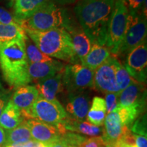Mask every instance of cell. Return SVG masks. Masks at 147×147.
Segmentation results:
<instances>
[{
  "instance_id": "4",
  "label": "cell",
  "mask_w": 147,
  "mask_h": 147,
  "mask_svg": "<svg viewBox=\"0 0 147 147\" xmlns=\"http://www.w3.org/2000/svg\"><path fill=\"white\" fill-rule=\"evenodd\" d=\"M145 109L146 108L138 106H118L113 112L107 114L102 136L104 146H110L131 132L132 124L144 113Z\"/></svg>"
},
{
  "instance_id": "20",
  "label": "cell",
  "mask_w": 147,
  "mask_h": 147,
  "mask_svg": "<svg viewBox=\"0 0 147 147\" xmlns=\"http://www.w3.org/2000/svg\"><path fill=\"white\" fill-rule=\"evenodd\" d=\"M111 56V53L106 46L92 44L91 49L84 57L80 60V64L95 71Z\"/></svg>"
},
{
  "instance_id": "25",
  "label": "cell",
  "mask_w": 147,
  "mask_h": 147,
  "mask_svg": "<svg viewBox=\"0 0 147 147\" xmlns=\"http://www.w3.org/2000/svg\"><path fill=\"white\" fill-rule=\"evenodd\" d=\"M26 36L25 30L17 24L4 25L0 23V45L17 39H24Z\"/></svg>"
},
{
  "instance_id": "14",
  "label": "cell",
  "mask_w": 147,
  "mask_h": 147,
  "mask_svg": "<svg viewBox=\"0 0 147 147\" xmlns=\"http://www.w3.org/2000/svg\"><path fill=\"white\" fill-rule=\"evenodd\" d=\"M61 135L67 131L74 132L90 137L102 136L104 131L102 127L94 125L87 121H77L67 117L56 127Z\"/></svg>"
},
{
  "instance_id": "1",
  "label": "cell",
  "mask_w": 147,
  "mask_h": 147,
  "mask_svg": "<svg viewBox=\"0 0 147 147\" xmlns=\"http://www.w3.org/2000/svg\"><path fill=\"white\" fill-rule=\"evenodd\" d=\"M115 0H78L74 10L91 44L106 46Z\"/></svg>"
},
{
  "instance_id": "30",
  "label": "cell",
  "mask_w": 147,
  "mask_h": 147,
  "mask_svg": "<svg viewBox=\"0 0 147 147\" xmlns=\"http://www.w3.org/2000/svg\"><path fill=\"white\" fill-rule=\"evenodd\" d=\"M109 147H138L136 143L135 134L129 132L121 140L117 141Z\"/></svg>"
},
{
  "instance_id": "28",
  "label": "cell",
  "mask_w": 147,
  "mask_h": 147,
  "mask_svg": "<svg viewBox=\"0 0 147 147\" xmlns=\"http://www.w3.org/2000/svg\"><path fill=\"white\" fill-rule=\"evenodd\" d=\"M87 138V137L81 134L69 131L63 134L61 137V139L68 147H80Z\"/></svg>"
},
{
  "instance_id": "27",
  "label": "cell",
  "mask_w": 147,
  "mask_h": 147,
  "mask_svg": "<svg viewBox=\"0 0 147 147\" xmlns=\"http://www.w3.org/2000/svg\"><path fill=\"white\" fill-rule=\"evenodd\" d=\"M116 81L120 91L127 87L130 84L135 81L131 76H129L124 65H123L118 60L116 65ZM121 93V92H120Z\"/></svg>"
},
{
  "instance_id": "12",
  "label": "cell",
  "mask_w": 147,
  "mask_h": 147,
  "mask_svg": "<svg viewBox=\"0 0 147 147\" xmlns=\"http://www.w3.org/2000/svg\"><path fill=\"white\" fill-rule=\"evenodd\" d=\"M91 98L87 91L68 93L66 104L67 117L77 121H84L90 108Z\"/></svg>"
},
{
  "instance_id": "9",
  "label": "cell",
  "mask_w": 147,
  "mask_h": 147,
  "mask_svg": "<svg viewBox=\"0 0 147 147\" xmlns=\"http://www.w3.org/2000/svg\"><path fill=\"white\" fill-rule=\"evenodd\" d=\"M94 71L80 63L68 64L65 66L62 80L67 93L82 91L93 88Z\"/></svg>"
},
{
  "instance_id": "2",
  "label": "cell",
  "mask_w": 147,
  "mask_h": 147,
  "mask_svg": "<svg viewBox=\"0 0 147 147\" xmlns=\"http://www.w3.org/2000/svg\"><path fill=\"white\" fill-rule=\"evenodd\" d=\"M24 39L0 45V67L3 78L14 89L32 82Z\"/></svg>"
},
{
  "instance_id": "34",
  "label": "cell",
  "mask_w": 147,
  "mask_h": 147,
  "mask_svg": "<svg viewBox=\"0 0 147 147\" xmlns=\"http://www.w3.org/2000/svg\"><path fill=\"white\" fill-rule=\"evenodd\" d=\"M104 146L102 136L91 137L87 138L80 147H101Z\"/></svg>"
},
{
  "instance_id": "36",
  "label": "cell",
  "mask_w": 147,
  "mask_h": 147,
  "mask_svg": "<svg viewBox=\"0 0 147 147\" xmlns=\"http://www.w3.org/2000/svg\"><path fill=\"white\" fill-rule=\"evenodd\" d=\"M135 139L138 147H147V136L135 134Z\"/></svg>"
},
{
  "instance_id": "5",
  "label": "cell",
  "mask_w": 147,
  "mask_h": 147,
  "mask_svg": "<svg viewBox=\"0 0 147 147\" xmlns=\"http://www.w3.org/2000/svg\"><path fill=\"white\" fill-rule=\"evenodd\" d=\"M76 23L71 18L66 8L59 6L51 1L23 21V29L45 32L54 29H64L66 31Z\"/></svg>"
},
{
  "instance_id": "17",
  "label": "cell",
  "mask_w": 147,
  "mask_h": 147,
  "mask_svg": "<svg viewBox=\"0 0 147 147\" xmlns=\"http://www.w3.org/2000/svg\"><path fill=\"white\" fill-rule=\"evenodd\" d=\"M38 97L39 93L36 86L27 84L16 88L10 100L23 113L30 109Z\"/></svg>"
},
{
  "instance_id": "6",
  "label": "cell",
  "mask_w": 147,
  "mask_h": 147,
  "mask_svg": "<svg viewBox=\"0 0 147 147\" xmlns=\"http://www.w3.org/2000/svg\"><path fill=\"white\" fill-rule=\"evenodd\" d=\"M146 14L143 13L142 11L129 10L126 29L117 55H127L134 48L146 40Z\"/></svg>"
},
{
  "instance_id": "22",
  "label": "cell",
  "mask_w": 147,
  "mask_h": 147,
  "mask_svg": "<svg viewBox=\"0 0 147 147\" xmlns=\"http://www.w3.org/2000/svg\"><path fill=\"white\" fill-rule=\"evenodd\" d=\"M24 121L21 110L10 100L0 115V127L5 130H10L19 125Z\"/></svg>"
},
{
  "instance_id": "24",
  "label": "cell",
  "mask_w": 147,
  "mask_h": 147,
  "mask_svg": "<svg viewBox=\"0 0 147 147\" xmlns=\"http://www.w3.org/2000/svg\"><path fill=\"white\" fill-rule=\"evenodd\" d=\"M5 131L6 135V145L14 144V143L27 142L34 140L25 120L16 127Z\"/></svg>"
},
{
  "instance_id": "29",
  "label": "cell",
  "mask_w": 147,
  "mask_h": 147,
  "mask_svg": "<svg viewBox=\"0 0 147 147\" xmlns=\"http://www.w3.org/2000/svg\"><path fill=\"white\" fill-rule=\"evenodd\" d=\"M132 133L137 135L147 136H146V114L140 115L134 122L130 128Z\"/></svg>"
},
{
  "instance_id": "15",
  "label": "cell",
  "mask_w": 147,
  "mask_h": 147,
  "mask_svg": "<svg viewBox=\"0 0 147 147\" xmlns=\"http://www.w3.org/2000/svg\"><path fill=\"white\" fill-rule=\"evenodd\" d=\"M146 91L144 84L134 81L121 91L119 95V106H138L146 108Z\"/></svg>"
},
{
  "instance_id": "23",
  "label": "cell",
  "mask_w": 147,
  "mask_h": 147,
  "mask_svg": "<svg viewBox=\"0 0 147 147\" xmlns=\"http://www.w3.org/2000/svg\"><path fill=\"white\" fill-rule=\"evenodd\" d=\"M107 115L104 99L100 97H94L91 106L88 111L87 120L94 125L102 127Z\"/></svg>"
},
{
  "instance_id": "7",
  "label": "cell",
  "mask_w": 147,
  "mask_h": 147,
  "mask_svg": "<svg viewBox=\"0 0 147 147\" xmlns=\"http://www.w3.org/2000/svg\"><path fill=\"white\" fill-rule=\"evenodd\" d=\"M25 120L36 119L57 127L67 117L63 106L57 100L49 101L39 96L28 111L21 113Z\"/></svg>"
},
{
  "instance_id": "33",
  "label": "cell",
  "mask_w": 147,
  "mask_h": 147,
  "mask_svg": "<svg viewBox=\"0 0 147 147\" xmlns=\"http://www.w3.org/2000/svg\"><path fill=\"white\" fill-rule=\"evenodd\" d=\"M0 23L4 25H9V24L19 25L15 17L12 16L8 11L1 7H0Z\"/></svg>"
},
{
  "instance_id": "13",
  "label": "cell",
  "mask_w": 147,
  "mask_h": 147,
  "mask_svg": "<svg viewBox=\"0 0 147 147\" xmlns=\"http://www.w3.org/2000/svg\"><path fill=\"white\" fill-rule=\"evenodd\" d=\"M25 121L35 141L50 145L58 141L61 137L62 135L56 127L34 119Z\"/></svg>"
},
{
  "instance_id": "41",
  "label": "cell",
  "mask_w": 147,
  "mask_h": 147,
  "mask_svg": "<svg viewBox=\"0 0 147 147\" xmlns=\"http://www.w3.org/2000/svg\"><path fill=\"white\" fill-rule=\"evenodd\" d=\"M101 147H109V146H101Z\"/></svg>"
},
{
  "instance_id": "3",
  "label": "cell",
  "mask_w": 147,
  "mask_h": 147,
  "mask_svg": "<svg viewBox=\"0 0 147 147\" xmlns=\"http://www.w3.org/2000/svg\"><path fill=\"white\" fill-rule=\"evenodd\" d=\"M25 34L37 47L50 57L57 58L71 64L79 63L70 35L64 29H54L45 32L24 29Z\"/></svg>"
},
{
  "instance_id": "37",
  "label": "cell",
  "mask_w": 147,
  "mask_h": 147,
  "mask_svg": "<svg viewBox=\"0 0 147 147\" xmlns=\"http://www.w3.org/2000/svg\"><path fill=\"white\" fill-rule=\"evenodd\" d=\"M6 146V135L5 129L0 127V147Z\"/></svg>"
},
{
  "instance_id": "11",
  "label": "cell",
  "mask_w": 147,
  "mask_h": 147,
  "mask_svg": "<svg viewBox=\"0 0 147 147\" xmlns=\"http://www.w3.org/2000/svg\"><path fill=\"white\" fill-rule=\"evenodd\" d=\"M118 59L110 56L106 61L94 71L93 88L103 93H120L116 81V65Z\"/></svg>"
},
{
  "instance_id": "18",
  "label": "cell",
  "mask_w": 147,
  "mask_h": 147,
  "mask_svg": "<svg viewBox=\"0 0 147 147\" xmlns=\"http://www.w3.org/2000/svg\"><path fill=\"white\" fill-rule=\"evenodd\" d=\"M52 1L53 0H14V16L21 25L22 22L25 21L44 5Z\"/></svg>"
},
{
  "instance_id": "10",
  "label": "cell",
  "mask_w": 147,
  "mask_h": 147,
  "mask_svg": "<svg viewBox=\"0 0 147 147\" xmlns=\"http://www.w3.org/2000/svg\"><path fill=\"white\" fill-rule=\"evenodd\" d=\"M124 67L136 81L144 84L147 77V43L145 40L126 55Z\"/></svg>"
},
{
  "instance_id": "38",
  "label": "cell",
  "mask_w": 147,
  "mask_h": 147,
  "mask_svg": "<svg viewBox=\"0 0 147 147\" xmlns=\"http://www.w3.org/2000/svg\"><path fill=\"white\" fill-rule=\"evenodd\" d=\"M53 1L54 3H57L58 5H65L72 4V3L76 2V0H53Z\"/></svg>"
},
{
  "instance_id": "21",
  "label": "cell",
  "mask_w": 147,
  "mask_h": 147,
  "mask_svg": "<svg viewBox=\"0 0 147 147\" xmlns=\"http://www.w3.org/2000/svg\"><path fill=\"white\" fill-rule=\"evenodd\" d=\"M67 32L70 35L71 42L75 53L79 60H82L89 53L91 47V42L89 38L83 32L81 27L75 23Z\"/></svg>"
},
{
  "instance_id": "8",
  "label": "cell",
  "mask_w": 147,
  "mask_h": 147,
  "mask_svg": "<svg viewBox=\"0 0 147 147\" xmlns=\"http://www.w3.org/2000/svg\"><path fill=\"white\" fill-rule=\"evenodd\" d=\"M129 15V8L125 0H115L110 16L106 46L112 54L117 55L122 41Z\"/></svg>"
},
{
  "instance_id": "32",
  "label": "cell",
  "mask_w": 147,
  "mask_h": 147,
  "mask_svg": "<svg viewBox=\"0 0 147 147\" xmlns=\"http://www.w3.org/2000/svg\"><path fill=\"white\" fill-rule=\"evenodd\" d=\"M129 11L142 12L146 14V0H125Z\"/></svg>"
},
{
  "instance_id": "19",
  "label": "cell",
  "mask_w": 147,
  "mask_h": 147,
  "mask_svg": "<svg viewBox=\"0 0 147 147\" xmlns=\"http://www.w3.org/2000/svg\"><path fill=\"white\" fill-rule=\"evenodd\" d=\"M63 72L58 73L51 78L37 82L36 87L39 93V96L49 101L57 100V95L64 89L62 80Z\"/></svg>"
},
{
  "instance_id": "40",
  "label": "cell",
  "mask_w": 147,
  "mask_h": 147,
  "mask_svg": "<svg viewBox=\"0 0 147 147\" xmlns=\"http://www.w3.org/2000/svg\"><path fill=\"white\" fill-rule=\"evenodd\" d=\"M3 89V87H2V85H1V82H0V89Z\"/></svg>"
},
{
  "instance_id": "16",
  "label": "cell",
  "mask_w": 147,
  "mask_h": 147,
  "mask_svg": "<svg viewBox=\"0 0 147 147\" xmlns=\"http://www.w3.org/2000/svg\"><path fill=\"white\" fill-rule=\"evenodd\" d=\"M65 65L59 61L29 63V75L31 80L37 82L45 80L63 71Z\"/></svg>"
},
{
  "instance_id": "35",
  "label": "cell",
  "mask_w": 147,
  "mask_h": 147,
  "mask_svg": "<svg viewBox=\"0 0 147 147\" xmlns=\"http://www.w3.org/2000/svg\"><path fill=\"white\" fill-rule=\"evenodd\" d=\"M11 93L3 89H0V115L10 100Z\"/></svg>"
},
{
  "instance_id": "26",
  "label": "cell",
  "mask_w": 147,
  "mask_h": 147,
  "mask_svg": "<svg viewBox=\"0 0 147 147\" xmlns=\"http://www.w3.org/2000/svg\"><path fill=\"white\" fill-rule=\"evenodd\" d=\"M24 41L25 45V53L29 63H42L53 60V58L42 53L27 35L25 37Z\"/></svg>"
},
{
  "instance_id": "39",
  "label": "cell",
  "mask_w": 147,
  "mask_h": 147,
  "mask_svg": "<svg viewBox=\"0 0 147 147\" xmlns=\"http://www.w3.org/2000/svg\"><path fill=\"white\" fill-rule=\"evenodd\" d=\"M49 147H68V146H67V144H66L60 138L58 141H57V142L49 145Z\"/></svg>"
},
{
  "instance_id": "31",
  "label": "cell",
  "mask_w": 147,
  "mask_h": 147,
  "mask_svg": "<svg viewBox=\"0 0 147 147\" xmlns=\"http://www.w3.org/2000/svg\"><path fill=\"white\" fill-rule=\"evenodd\" d=\"M119 95L117 93H108L106 94L105 104L107 114L113 112L119 106Z\"/></svg>"
}]
</instances>
